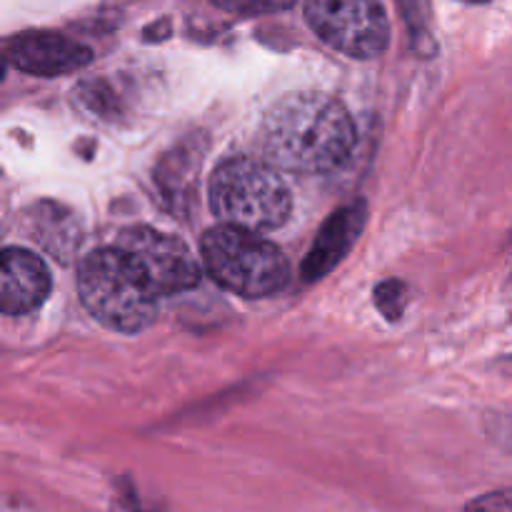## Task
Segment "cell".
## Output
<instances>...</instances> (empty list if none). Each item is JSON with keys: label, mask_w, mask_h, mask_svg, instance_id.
I'll return each mask as SVG.
<instances>
[{"label": "cell", "mask_w": 512, "mask_h": 512, "mask_svg": "<svg viewBox=\"0 0 512 512\" xmlns=\"http://www.w3.org/2000/svg\"><path fill=\"white\" fill-rule=\"evenodd\" d=\"M260 148L288 173H330L355 148V123L343 103L325 93H290L265 113Z\"/></svg>", "instance_id": "1"}, {"label": "cell", "mask_w": 512, "mask_h": 512, "mask_svg": "<svg viewBox=\"0 0 512 512\" xmlns=\"http://www.w3.org/2000/svg\"><path fill=\"white\" fill-rule=\"evenodd\" d=\"M78 293L85 310L118 333H143L158 318L160 295L118 245L95 250L80 263Z\"/></svg>", "instance_id": "2"}, {"label": "cell", "mask_w": 512, "mask_h": 512, "mask_svg": "<svg viewBox=\"0 0 512 512\" xmlns=\"http://www.w3.org/2000/svg\"><path fill=\"white\" fill-rule=\"evenodd\" d=\"M200 258L215 283L243 298H268L288 285L290 265L260 233L223 223L200 240Z\"/></svg>", "instance_id": "3"}, {"label": "cell", "mask_w": 512, "mask_h": 512, "mask_svg": "<svg viewBox=\"0 0 512 512\" xmlns=\"http://www.w3.org/2000/svg\"><path fill=\"white\" fill-rule=\"evenodd\" d=\"M208 200L220 223L260 233L275 230L290 218L293 198L275 165L253 158H230L210 175Z\"/></svg>", "instance_id": "4"}, {"label": "cell", "mask_w": 512, "mask_h": 512, "mask_svg": "<svg viewBox=\"0 0 512 512\" xmlns=\"http://www.w3.org/2000/svg\"><path fill=\"white\" fill-rule=\"evenodd\" d=\"M305 20L323 43L350 58H378L390 43L380 0H305Z\"/></svg>", "instance_id": "5"}, {"label": "cell", "mask_w": 512, "mask_h": 512, "mask_svg": "<svg viewBox=\"0 0 512 512\" xmlns=\"http://www.w3.org/2000/svg\"><path fill=\"white\" fill-rule=\"evenodd\" d=\"M115 245L133 258L160 298L183 293L200 283L198 260L175 235L160 233L148 225H133L118 235Z\"/></svg>", "instance_id": "6"}, {"label": "cell", "mask_w": 512, "mask_h": 512, "mask_svg": "<svg viewBox=\"0 0 512 512\" xmlns=\"http://www.w3.org/2000/svg\"><path fill=\"white\" fill-rule=\"evenodd\" d=\"M3 53L13 68L28 75H43V78L75 73V70L88 68L93 60V53L85 45L58 33L15 35L5 40Z\"/></svg>", "instance_id": "7"}, {"label": "cell", "mask_w": 512, "mask_h": 512, "mask_svg": "<svg viewBox=\"0 0 512 512\" xmlns=\"http://www.w3.org/2000/svg\"><path fill=\"white\" fill-rule=\"evenodd\" d=\"M365 220H368V205L363 200H355V203L335 210L325 220L318 238L310 245L308 258L303 260V268H300V275H303L305 283H318V280H323L353 250L355 240L363 233Z\"/></svg>", "instance_id": "8"}, {"label": "cell", "mask_w": 512, "mask_h": 512, "mask_svg": "<svg viewBox=\"0 0 512 512\" xmlns=\"http://www.w3.org/2000/svg\"><path fill=\"white\" fill-rule=\"evenodd\" d=\"M50 273L43 260L23 248H5L0 273V308L5 315H25L50 295Z\"/></svg>", "instance_id": "9"}, {"label": "cell", "mask_w": 512, "mask_h": 512, "mask_svg": "<svg viewBox=\"0 0 512 512\" xmlns=\"http://www.w3.org/2000/svg\"><path fill=\"white\" fill-rule=\"evenodd\" d=\"M30 235L55 258L68 260L78 250L83 233L80 223L68 208L55 203H40L30 213Z\"/></svg>", "instance_id": "10"}, {"label": "cell", "mask_w": 512, "mask_h": 512, "mask_svg": "<svg viewBox=\"0 0 512 512\" xmlns=\"http://www.w3.org/2000/svg\"><path fill=\"white\" fill-rule=\"evenodd\" d=\"M375 305H378L380 313L395 323V320L403 318L405 305H408V285L400 283V280H385L375 288Z\"/></svg>", "instance_id": "11"}, {"label": "cell", "mask_w": 512, "mask_h": 512, "mask_svg": "<svg viewBox=\"0 0 512 512\" xmlns=\"http://www.w3.org/2000/svg\"><path fill=\"white\" fill-rule=\"evenodd\" d=\"M213 3L235 15H265L293 8L298 0H213Z\"/></svg>", "instance_id": "12"}, {"label": "cell", "mask_w": 512, "mask_h": 512, "mask_svg": "<svg viewBox=\"0 0 512 512\" xmlns=\"http://www.w3.org/2000/svg\"><path fill=\"white\" fill-rule=\"evenodd\" d=\"M470 508H485V510L508 508V510H512V498H505V495H490V498H483V500H478V503H473Z\"/></svg>", "instance_id": "13"}, {"label": "cell", "mask_w": 512, "mask_h": 512, "mask_svg": "<svg viewBox=\"0 0 512 512\" xmlns=\"http://www.w3.org/2000/svg\"><path fill=\"white\" fill-rule=\"evenodd\" d=\"M468 3H488V0H468Z\"/></svg>", "instance_id": "14"}, {"label": "cell", "mask_w": 512, "mask_h": 512, "mask_svg": "<svg viewBox=\"0 0 512 512\" xmlns=\"http://www.w3.org/2000/svg\"><path fill=\"white\" fill-rule=\"evenodd\" d=\"M510 438H512V435H510Z\"/></svg>", "instance_id": "15"}]
</instances>
